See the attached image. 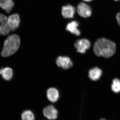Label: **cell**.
Segmentation results:
<instances>
[{"label":"cell","instance_id":"cell-1","mask_svg":"<svg viewBox=\"0 0 120 120\" xmlns=\"http://www.w3.org/2000/svg\"><path fill=\"white\" fill-rule=\"evenodd\" d=\"M116 45L114 42L105 38H99L95 43L94 51L96 56L109 58L116 53Z\"/></svg>","mask_w":120,"mask_h":120},{"label":"cell","instance_id":"cell-2","mask_svg":"<svg viewBox=\"0 0 120 120\" xmlns=\"http://www.w3.org/2000/svg\"><path fill=\"white\" fill-rule=\"evenodd\" d=\"M20 44L19 37L17 34L10 35L6 39L1 54L2 56L7 57L13 55L19 48Z\"/></svg>","mask_w":120,"mask_h":120},{"label":"cell","instance_id":"cell-3","mask_svg":"<svg viewBox=\"0 0 120 120\" xmlns=\"http://www.w3.org/2000/svg\"><path fill=\"white\" fill-rule=\"evenodd\" d=\"M77 11L78 14L83 18L90 17L92 14V11L91 7L84 2H80L77 6Z\"/></svg>","mask_w":120,"mask_h":120},{"label":"cell","instance_id":"cell-4","mask_svg":"<svg viewBox=\"0 0 120 120\" xmlns=\"http://www.w3.org/2000/svg\"><path fill=\"white\" fill-rule=\"evenodd\" d=\"M90 42L86 39H81L77 40L75 43V46L78 52L81 53H86L87 50L90 47Z\"/></svg>","mask_w":120,"mask_h":120},{"label":"cell","instance_id":"cell-5","mask_svg":"<svg viewBox=\"0 0 120 120\" xmlns=\"http://www.w3.org/2000/svg\"><path fill=\"white\" fill-rule=\"evenodd\" d=\"M43 113L45 117L49 120H56L58 117V111L53 105H49L45 107Z\"/></svg>","mask_w":120,"mask_h":120},{"label":"cell","instance_id":"cell-6","mask_svg":"<svg viewBox=\"0 0 120 120\" xmlns=\"http://www.w3.org/2000/svg\"><path fill=\"white\" fill-rule=\"evenodd\" d=\"M7 22L11 30L15 31L17 30L19 28L20 23L19 15L17 13L11 15L8 18Z\"/></svg>","mask_w":120,"mask_h":120},{"label":"cell","instance_id":"cell-7","mask_svg":"<svg viewBox=\"0 0 120 120\" xmlns=\"http://www.w3.org/2000/svg\"><path fill=\"white\" fill-rule=\"evenodd\" d=\"M56 63L58 67L65 69L70 68L73 65L71 59L67 56L58 57L56 60Z\"/></svg>","mask_w":120,"mask_h":120},{"label":"cell","instance_id":"cell-8","mask_svg":"<svg viewBox=\"0 0 120 120\" xmlns=\"http://www.w3.org/2000/svg\"><path fill=\"white\" fill-rule=\"evenodd\" d=\"M75 8L72 5L68 4L62 7L61 13L62 16L65 19L73 18L75 15Z\"/></svg>","mask_w":120,"mask_h":120},{"label":"cell","instance_id":"cell-9","mask_svg":"<svg viewBox=\"0 0 120 120\" xmlns=\"http://www.w3.org/2000/svg\"><path fill=\"white\" fill-rule=\"evenodd\" d=\"M79 24V22L77 21H72L67 24L66 30L72 34L76 36H79L81 34V32L78 28Z\"/></svg>","mask_w":120,"mask_h":120},{"label":"cell","instance_id":"cell-10","mask_svg":"<svg viewBox=\"0 0 120 120\" xmlns=\"http://www.w3.org/2000/svg\"><path fill=\"white\" fill-rule=\"evenodd\" d=\"M102 75V71L101 69L95 67L90 69L88 72V76L91 80L96 81L101 78Z\"/></svg>","mask_w":120,"mask_h":120},{"label":"cell","instance_id":"cell-11","mask_svg":"<svg viewBox=\"0 0 120 120\" xmlns=\"http://www.w3.org/2000/svg\"><path fill=\"white\" fill-rule=\"evenodd\" d=\"M46 94L48 99L52 102H56L59 98V92L54 88H49L47 90Z\"/></svg>","mask_w":120,"mask_h":120},{"label":"cell","instance_id":"cell-12","mask_svg":"<svg viewBox=\"0 0 120 120\" xmlns=\"http://www.w3.org/2000/svg\"><path fill=\"white\" fill-rule=\"evenodd\" d=\"M0 75H1L3 79L9 81L13 77V70L9 67L2 68L0 69Z\"/></svg>","mask_w":120,"mask_h":120},{"label":"cell","instance_id":"cell-13","mask_svg":"<svg viewBox=\"0 0 120 120\" xmlns=\"http://www.w3.org/2000/svg\"><path fill=\"white\" fill-rule=\"evenodd\" d=\"M14 6V3L12 0H0V8L7 13H9Z\"/></svg>","mask_w":120,"mask_h":120},{"label":"cell","instance_id":"cell-14","mask_svg":"<svg viewBox=\"0 0 120 120\" xmlns=\"http://www.w3.org/2000/svg\"><path fill=\"white\" fill-rule=\"evenodd\" d=\"M22 120H35L34 114L30 110H26L22 113L21 115Z\"/></svg>","mask_w":120,"mask_h":120},{"label":"cell","instance_id":"cell-15","mask_svg":"<svg viewBox=\"0 0 120 120\" xmlns=\"http://www.w3.org/2000/svg\"><path fill=\"white\" fill-rule=\"evenodd\" d=\"M112 89L113 92L116 93L120 92V80L118 79H114L113 80Z\"/></svg>","mask_w":120,"mask_h":120},{"label":"cell","instance_id":"cell-16","mask_svg":"<svg viewBox=\"0 0 120 120\" xmlns=\"http://www.w3.org/2000/svg\"><path fill=\"white\" fill-rule=\"evenodd\" d=\"M0 26L1 34L6 35H8L10 33L11 30L9 26L8 22L1 24Z\"/></svg>","mask_w":120,"mask_h":120},{"label":"cell","instance_id":"cell-17","mask_svg":"<svg viewBox=\"0 0 120 120\" xmlns=\"http://www.w3.org/2000/svg\"><path fill=\"white\" fill-rule=\"evenodd\" d=\"M8 19L7 16L2 14L0 13V23L2 24L8 21Z\"/></svg>","mask_w":120,"mask_h":120},{"label":"cell","instance_id":"cell-18","mask_svg":"<svg viewBox=\"0 0 120 120\" xmlns=\"http://www.w3.org/2000/svg\"><path fill=\"white\" fill-rule=\"evenodd\" d=\"M116 19L118 24L120 26V11L117 13L116 15Z\"/></svg>","mask_w":120,"mask_h":120},{"label":"cell","instance_id":"cell-19","mask_svg":"<svg viewBox=\"0 0 120 120\" xmlns=\"http://www.w3.org/2000/svg\"><path fill=\"white\" fill-rule=\"evenodd\" d=\"M82 0L86 2H90L92 1L93 0Z\"/></svg>","mask_w":120,"mask_h":120},{"label":"cell","instance_id":"cell-20","mask_svg":"<svg viewBox=\"0 0 120 120\" xmlns=\"http://www.w3.org/2000/svg\"><path fill=\"white\" fill-rule=\"evenodd\" d=\"M1 34V26H0V35Z\"/></svg>","mask_w":120,"mask_h":120},{"label":"cell","instance_id":"cell-21","mask_svg":"<svg viewBox=\"0 0 120 120\" xmlns=\"http://www.w3.org/2000/svg\"><path fill=\"white\" fill-rule=\"evenodd\" d=\"M100 120H106L105 119H104V118H102V119H101Z\"/></svg>","mask_w":120,"mask_h":120},{"label":"cell","instance_id":"cell-22","mask_svg":"<svg viewBox=\"0 0 120 120\" xmlns=\"http://www.w3.org/2000/svg\"><path fill=\"white\" fill-rule=\"evenodd\" d=\"M115 1H118L120 0H114Z\"/></svg>","mask_w":120,"mask_h":120}]
</instances>
